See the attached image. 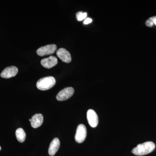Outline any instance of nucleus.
Wrapping results in <instances>:
<instances>
[{"label": "nucleus", "instance_id": "1", "mask_svg": "<svg viewBox=\"0 0 156 156\" xmlns=\"http://www.w3.org/2000/svg\"><path fill=\"white\" fill-rule=\"evenodd\" d=\"M155 145L154 142L147 141L136 146L132 151V153L135 155L143 156L152 152L154 150Z\"/></svg>", "mask_w": 156, "mask_h": 156}, {"label": "nucleus", "instance_id": "2", "mask_svg": "<svg viewBox=\"0 0 156 156\" xmlns=\"http://www.w3.org/2000/svg\"><path fill=\"white\" fill-rule=\"evenodd\" d=\"M56 84V80L53 76H48L41 78L37 83V87L42 91L49 90Z\"/></svg>", "mask_w": 156, "mask_h": 156}, {"label": "nucleus", "instance_id": "3", "mask_svg": "<svg viewBox=\"0 0 156 156\" xmlns=\"http://www.w3.org/2000/svg\"><path fill=\"white\" fill-rule=\"evenodd\" d=\"M87 135V130L86 126L83 124L78 126L75 135L76 141L78 143H82L86 139Z\"/></svg>", "mask_w": 156, "mask_h": 156}, {"label": "nucleus", "instance_id": "4", "mask_svg": "<svg viewBox=\"0 0 156 156\" xmlns=\"http://www.w3.org/2000/svg\"><path fill=\"white\" fill-rule=\"evenodd\" d=\"M74 90L72 87H67L60 91L56 96V98L59 101L67 100L73 95Z\"/></svg>", "mask_w": 156, "mask_h": 156}, {"label": "nucleus", "instance_id": "5", "mask_svg": "<svg viewBox=\"0 0 156 156\" xmlns=\"http://www.w3.org/2000/svg\"><path fill=\"white\" fill-rule=\"evenodd\" d=\"M56 46L55 44H50L41 47L37 51V53L39 56H43L50 55L54 53L56 50Z\"/></svg>", "mask_w": 156, "mask_h": 156}, {"label": "nucleus", "instance_id": "6", "mask_svg": "<svg viewBox=\"0 0 156 156\" xmlns=\"http://www.w3.org/2000/svg\"><path fill=\"white\" fill-rule=\"evenodd\" d=\"M87 119L89 126L92 128H95L98 123V117L95 111L89 109L87 112Z\"/></svg>", "mask_w": 156, "mask_h": 156}, {"label": "nucleus", "instance_id": "7", "mask_svg": "<svg viewBox=\"0 0 156 156\" xmlns=\"http://www.w3.org/2000/svg\"><path fill=\"white\" fill-rule=\"evenodd\" d=\"M56 55L62 62L69 63L72 60L70 54L64 48H60L56 51Z\"/></svg>", "mask_w": 156, "mask_h": 156}, {"label": "nucleus", "instance_id": "8", "mask_svg": "<svg viewBox=\"0 0 156 156\" xmlns=\"http://www.w3.org/2000/svg\"><path fill=\"white\" fill-rule=\"evenodd\" d=\"M18 73V69L14 66H9L6 68L1 73L2 77L9 79L15 76Z\"/></svg>", "mask_w": 156, "mask_h": 156}, {"label": "nucleus", "instance_id": "9", "mask_svg": "<svg viewBox=\"0 0 156 156\" xmlns=\"http://www.w3.org/2000/svg\"><path fill=\"white\" fill-rule=\"evenodd\" d=\"M58 62L57 58L54 56H50L48 58H43L41 61L42 66L46 68L50 69L55 66Z\"/></svg>", "mask_w": 156, "mask_h": 156}, {"label": "nucleus", "instance_id": "10", "mask_svg": "<svg viewBox=\"0 0 156 156\" xmlns=\"http://www.w3.org/2000/svg\"><path fill=\"white\" fill-rule=\"evenodd\" d=\"M44 121V117L41 114L34 115L31 119V126L33 128H39L41 126Z\"/></svg>", "mask_w": 156, "mask_h": 156}, {"label": "nucleus", "instance_id": "11", "mask_svg": "<svg viewBox=\"0 0 156 156\" xmlns=\"http://www.w3.org/2000/svg\"><path fill=\"white\" fill-rule=\"evenodd\" d=\"M60 146V141L57 138H54L51 141L49 146L48 153L50 156H53L57 152Z\"/></svg>", "mask_w": 156, "mask_h": 156}, {"label": "nucleus", "instance_id": "12", "mask_svg": "<svg viewBox=\"0 0 156 156\" xmlns=\"http://www.w3.org/2000/svg\"><path fill=\"white\" fill-rule=\"evenodd\" d=\"M16 136L19 142L22 143L25 141L26 134L22 128H19L16 131Z\"/></svg>", "mask_w": 156, "mask_h": 156}, {"label": "nucleus", "instance_id": "13", "mask_svg": "<svg viewBox=\"0 0 156 156\" xmlns=\"http://www.w3.org/2000/svg\"><path fill=\"white\" fill-rule=\"evenodd\" d=\"M76 18L78 21H82L85 19L87 17V14L86 12L83 13V12H78L76 14Z\"/></svg>", "mask_w": 156, "mask_h": 156}, {"label": "nucleus", "instance_id": "14", "mask_svg": "<svg viewBox=\"0 0 156 156\" xmlns=\"http://www.w3.org/2000/svg\"><path fill=\"white\" fill-rule=\"evenodd\" d=\"M92 19L89 18H87V19H85L84 21V24H88L89 23H91L92 22Z\"/></svg>", "mask_w": 156, "mask_h": 156}, {"label": "nucleus", "instance_id": "15", "mask_svg": "<svg viewBox=\"0 0 156 156\" xmlns=\"http://www.w3.org/2000/svg\"><path fill=\"white\" fill-rule=\"evenodd\" d=\"M149 20H150L154 24L156 25V16H154V17H151L150 18H149Z\"/></svg>", "mask_w": 156, "mask_h": 156}, {"label": "nucleus", "instance_id": "16", "mask_svg": "<svg viewBox=\"0 0 156 156\" xmlns=\"http://www.w3.org/2000/svg\"><path fill=\"white\" fill-rule=\"evenodd\" d=\"M29 121L30 122H31V119H30Z\"/></svg>", "mask_w": 156, "mask_h": 156}, {"label": "nucleus", "instance_id": "17", "mask_svg": "<svg viewBox=\"0 0 156 156\" xmlns=\"http://www.w3.org/2000/svg\"><path fill=\"white\" fill-rule=\"evenodd\" d=\"M1 147H0V151H1Z\"/></svg>", "mask_w": 156, "mask_h": 156}]
</instances>
